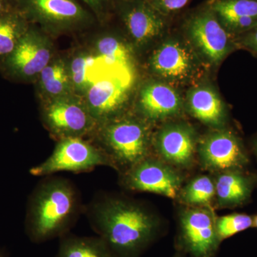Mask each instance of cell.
<instances>
[{
  "mask_svg": "<svg viewBox=\"0 0 257 257\" xmlns=\"http://www.w3.org/2000/svg\"><path fill=\"white\" fill-rule=\"evenodd\" d=\"M15 9L30 24L52 32L86 28L96 20L81 0H15Z\"/></svg>",
  "mask_w": 257,
  "mask_h": 257,
  "instance_id": "277c9868",
  "label": "cell"
},
{
  "mask_svg": "<svg viewBox=\"0 0 257 257\" xmlns=\"http://www.w3.org/2000/svg\"><path fill=\"white\" fill-rule=\"evenodd\" d=\"M177 197L187 207H209L215 199L214 179L208 175L197 176L182 187Z\"/></svg>",
  "mask_w": 257,
  "mask_h": 257,
  "instance_id": "d4e9b609",
  "label": "cell"
},
{
  "mask_svg": "<svg viewBox=\"0 0 257 257\" xmlns=\"http://www.w3.org/2000/svg\"><path fill=\"white\" fill-rule=\"evenodd\" d=\"M251 149H252L253 155L256 157V160L257 162V135L254 138H253L252 145H251Z\"/></svg>",
  "mask_w": 257,
  "mask_h": 257,
  "instance_id": "4dcf8cb0",
  "label": "cell"
},
{
  "mask_svg": "<svg viewBox=\"0 0 257 257\" xmlns=\"http://www.w3.org/2000/svg\"><path fill=\"white\" fill-rule=\"evenodd\" d=\"M92 138L119 173L150 156V125L140 116L124 114L99 125Z\"/></svg>",
  "mask_w": 257,
  "mask_h": 257,
  "instance_id": "3957f363",
  "label": "cell"
},
{
  "mask_svg": "<svg viewBox=\"0 0 257 257\" xmlns=\"http://www.w3.org/2000/svg\"><path fill=\"white\" fill-rule=\"evenodd\" d=\"M158 158L176 169H189L197 155L195 131L184 123H172L161 128L152 140Z\"/></svg>",
  "mask_w": 257,
  "mask_h": 257,
  "instance_id": "5bb4252c",
  "label": "cell"
},
{
  "mask_svg": "<svg viewBox=\"0 0 257 257\" xmlns=\"http://www.w3.org/2000/svg\"><path fill=\"white\" fill-rule=\"evenodd\" d=\"M243 34V45L257 53V26Z\"/></svg>",
  "mask_w": 257,
  "mask_h": 257,
  "instance_id": "f1b7e54d",
  "label": "cell"
},
{
  "mask_svg": "<svg viewBox=\"0 0 257 257\" xmlns=\"http://www.w3.org/2000/svg\"><path fill=\"white\" fill-rule=\"evenodd\" d=\"M215 199L219 208L234 209L251 201L257 187V174L247 170H229L219 172L214 179Z\"/></svg>",
  "mask_w": 257,
  "mask_h": 257,
  "instance_id": "e0dca14e",
  "label": "cell"
},
{
  "mask_svg": "<svg viewBox=\"0 0 257 257\" xmlns=\"http://www.w3.org/2000/svg\"><path fill=\"white\" fill-rule=\"evenodd\" d=\"M56 257H115L99 236H78L69 233L60 237Z\"/></svg>",
  "mask_w": 257,
  "mask_h": 257,
  "instance_id": "44dd1931",
  "label": "cell"
},
{
  "mask_svg": "<svg viewBox=\"0 0 257 257\" xmlns=\"http://www.w3.org/2000/svg\"><path fill=\"white\" fill-rule=\"evenodd\" d=\"M184 29L194 47L211 63H219L232 48L231 33L207 4L188 15Z\"/></svg>",
  "mask_w": 257,
  "mask_h": 257,
  "instance_id": "30bf717a",
  "label": "cell"
},
{
  "mask_svg": "<svg viewBox=\"0 0 257 257\" xmlns=\"http://www.w3.org/2000/svg\"><path fill=\"white\" fill-rule=\"evenodd\" d=\"M84 5L92 12L96 20L102 21L114 10L116 0H81Z\"/></svg>",
  "mask_w": 257,
  "mask_h": 257,
  "instance_id": "83f0119b",
  "label": "cell"
},
{
  "mask_svg": "<svg viewBox=\"0 0 257 257\" xmlns=\"http://www.w3.org/2000/svg\"><path fill=\"white\" fill-rule=\"evenodd\" d=\"M182 108V99L175 89L162 82H152L142 89L139 111L142 119L156 122L173 117Z\"/></svg>",
  "mask_w": 257,
  "mask_h": 257,
  "instance_id": "2e32d148",
  "label": "cell"
},
{
  "mask_svg": "<svg viewBox=\"0 0 257 257\" xmlns=\"http://www.w3.org/2000/svg\"><path fill=\"white\" fill-rule=\"evenodd\" d=\"M253 227L257 229V214L253 216Z\"/></svg>",
  "mask_w": 257,
  "mask_h": 257,
  "instance_id": "1f68e13d",
  "label": "cell"
},
{
  "mask_svg": "<svg viewBox=\"0 0 257 257\" xmlns=\"http://www.w3.org/2000/svg\"><path fill=\"white\" fill-rule=\"evenodd\" d=\"M42 119L57 141L92 137L98 126L84 99L72 94L49 99L42 108Z\"/></svg>",
  "mask_w": 257,
  "mask_h": 257,
  "instance_id": "52a82bcc",
  "label": "cell"
},
{
  "mask_svg": "<svg viewBox=\"0 0 257 257\" xmlns=\"http://www.w3.org/2000/svg\"><path fill=\"white\" fill-rule=\"evenodd\" d=\"M52 44L47 35L31 24L18 46L3 61L5 72L19 79L37 77L52 57Z\"/></svg>",
  "mask_w": 257,
  "mask_h": 257,
  "instance_id": "8fae6325",
  "label": "cell"
},
{
  "mask_svg": "<svg viewBox=\"0 0 257 257\" xmlns=\"http://www.w3.org/2000/svg\"><path fill=\"white\" fill-rule=\"evenodd\" d=\"M207 4L231 34H243L257 26V0H209Z\"/></svg>",
  "mask_w": 257,
  "mask_h": 257,
  "instance_id": "ac0fdd59",
  "label": "cell"
},
{
  "mask_svg": "<svg viewBox=\"0 0 257 257\" xmlns=\"http://www.w3.org/2000/svg\"><path fill=\"white\" fill-rule=\"evenodd\" d=\"M120 174L126 190L150 192L176 199L182 188V176L175 167L151 155Z\"/></svg>",
  "mask_w": 257,
  "mask_h": 257,
  "instance_id": "9c48e42d",
  "label": "cell"
},
{
  "mask_svg": "<svg viewBox=\"0 0 257 257\" xmlns=\"http://www.w3.org/2000/svg\"><path fill=\"white\" fill-rule=\"evenodd\" d=\"M117 37L106 35L101 37L96 45V55L112 69L133 72V60L130 48Z\"/></svg>",
  "mask_w": 257,
  "mask_h": 257,
  "instance_id": "cb8c5ba5",
  "label": "cell"
},
{
  "mask_svg": "<svg viewBox=\"0 0 257 257\" xmlns=\"http://www.w3.org/2000/svg\"><path fill=\"white\" fill-rule=\"evenodd\" d=\"M15 9V0H0V16Z\"/></svg>",
  "mask_w": 257,
  "mask_h": 257,
  "instance_id": "f546056e",
  "label": "cell"
},
{
  "mask_svg": "<svg viewBox=\"0 0 257 257\" xmlns=\"http://www.w3.org/2000/svg\"><path fill=\"white\" fill-rule=\"evenodd\" d=\"M68 69L73 91L86 93L98 79L116 69L108 67L97 55H82L74 57Z\"/></svg>",
  "mask_w": 257,
  "mask_h": 257,
  "instance_id": "ffe728a7",
  "label": "cell"
},
{
  "mask_svg": "<svg viewBox=\"0 0 257 257\" xmlns=\"http://www.w3.org/2000/svg\"><path fill=\"white\" fill-rule=\"evenodd\" d=\"M114 10L128 35L139 45L160 36L167 28L168 18L147 0H116Z\"/></svg>",
  "mask_w": 257,
  "mask_h": 257,
  "instance_id": "4fadbf2b",
  "label": "cell"
},
{
  "mask_svg": "<svg viewBox=\"0 0 257 257\" xmlns=\"http://www.w3.org/2000/svg\"><path fill=\"white\" fill-rule=\"evenodd\" d=\"M39 76L42 90L50 96L49 99L72 94L68 66L63 61H51Z\"/></svg>",
  "mask_w": 257,
  "mask_h": 257,
  "instance_id": "603a6c76",
  "label": "cell"
},
{
  "mask_svg": "<svg viewBox=\"0 0 257 257\" xmlns=\"http://www.w3.org/2000/svg\"><path fill=\"white\" fill-rule=\"evenodd\" d=\"M150 67L161 78L172 82H187L198 70L192 50L178 40H170L157 47L150 58Z\"/></svg>",
  "mask_w": 257,
  "mask_h": 257,
  "instance_id": "9a60e30c",
  "label": "cell"
},
{
  "mask_svg": "<svg viewBox=\"0 0 257 257\" xmlns=\"http://www.w3.org/2000/svg\"><path fill=\"white\" fill-rule=\"evenodd\" d=\"M166 18H169L177 14L186 8L191 0H147Z\"/></svg>",
  "mask_w": 257,
  "mask_h": 257,
  "instance_id": "4316f807",
  "label": "cell"
},
{
  "mask_svg": "<svg viewBox=\"0 0 257 257\" xmlns=\"http://www.w3.org/2000/svg\"><path fill=\"white\" fill-rule=\"evenodd\" d=\"M133 74L124 69H111L85 93L86 105L98 126L124 115L123 110L133 86Z\"/></svg>",
  "mask_w": 257,
  "mask_h": 257,
  "instance_id": "8992f818",
  "label": "cell"
},
{
  "mask_svg": "<svg viewBox=\"0 0 257 257\" xmlns=\"http://www.w3.org/2000/svg\"><path fill=\"white\" fill-rule=\"evenodd\" d=\"M84 212L115 257H138L154 239L160 226L158 218L146 206L114 194L96 195Z\"/></svg>",
  "mask_w": 257,
  "mask_h": 257,
  "instance_id": "6da1fadb",
  "label": "cell"
},
{
  "mask_svg": "<svg viewBox=\"0 0 257 257\" xmlns=\"http://www.w3.org/2000/svg\"><path fill=\"white\" fill-rule=\"evenodd\" d=\"M216 217L209 207L185 208L179 214L181 236L184 246L195 257H211L219 241Z\"/></svg>",
  "mask_w": 257,
  "mask_h": 257,
  "instance_id": "7c38bea8",
  "label": "cell"
},
{
  "mask_svg": "<svg viewBox=\"0 0 257 257\" xmlns=\"http://www.w3.org/2000/svg\"><path fill=\"white\" fill-rule=\"evenodd\" d=\"M100 166L113 168L99 147L84 138H69L58 140L52 155L30 172L35 177H47L60 172H90Z\"/></svg>",
  "mask_w": 257,
  "mask_h": 257,
  "instance_id": "5b68a950",
  "label": "cell"
},
{
  "mask_svg": "<svg viewBox=\"0 0 257 257\" xmlns=\"http://www.w3.org/2000/svg\"><path fill=\"white\" fill-rule=\"evenodd\" d=\"M31 24L14 9L0 16V60L14 51Z\"/></svg>",
  "mask_w": 257,
  "mask_h": 257,
  "instance_id": "7402d4cb",
  "label": "cell"
},
{
  "mask_svg": "<svg viewBox=\"0 0 257 257\" xmlns=\"http://www.w3.org/2000/svg\"><path fill=\"white\" fill-rule=\"evenodd\" d=\"M44 177L29 197L25 216V232L37 243L67 234L85 207L73 182L53 175Z\"/></svg>",
  "mask_w": 257,
  "mask_h": 257,
  "instance_id": "7a4b0ae2",
  "label": "cell"
},
{
  "mask_svg": "<svg viewBox=\"0 0 257 257\" xmlns=\"http://www.w3.org/2000/svg\"><path fill=\"white\" fill-rule=\"evenodd\" d=\"M189 113L203 124L216 130L224 128L227 112L214 89L207 86L193 88L187 96Z\"/></svg>",
  "mask_w": 257,
  "mask_h": 257,
  "instance_id": "d6986e66",
  "label": "cell"
},
{
  "mask_svg": "<svg viewBox=\"0 0 257 257\" xmlns=\"http://www.w3.org/2000/svg\"><path fill=\"white\" fill-rule=\"evenodd\" d=\"M0 257H6L5 256V253L4 251H3V250L0 249Z\"/></svg>",
  "mask_w": 257,
  "mask_h": 257,
  "instance_id": "d6a6232c",
  "label": "cell"
},
{
  "mask_svg": "<svg viewBox=\"0 0 257 257\" xmlns=\"http://www.w3.org/2000/svg\"><path fill=\"white\" fill-rule=\"evenodd\" d=\"M197 155L204 170L216 173L246 170L250 163L249 154L241 139L224 128L204 136L198 143Z\"/></svg>",
  "mask_w": 257,
  "mask_h": 257,
  "instance_id": "ba28073f",
  "label": "cell"
},
{
  "mask_svg": "<svg viewBox=\"0 0 257 257\" xmlns=\"http://www.w3.org/2000/svg\"><path fill=\"white\" fill-rule=\"evenodd\" d=\"M216 231L219 241L253 227V216L244 213H232L216 217Z\"/></svg>",
  "mask_w": 257,
  "mask_h": 257,
  "instance_id": "484cf974",
  "label": "cell"
}]
</instances>
